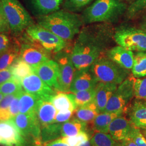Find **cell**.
I'll list each match as a JSON object with an SVG mask.
<instances>
[{
	"label": "cell",
	"mask_w": 146,
	"mask_h": 146,
	"mask_svg": "<svg viewBox=\"0 0 146 146\" xmlns=\"http://www.w3.org/2000/svg\"><path fill=\"white\" fill-rule=\"evenodd\" d=\"M0 8L14 37L21 36L29 27L34 24L31 15L19 0H0Z\"/></svg>",
	"instance_id": "4"
},
{
	"label": "cell",
	"mask_w": 146,
	"mask_h": 146,
	"mask_svg": "<svg viewBox=\"0 0 146 146\" xmlns=\"http://www.w3.org/2000/svg\"><path fill=\"white\" fill-rule=\"evenodd\" d=\"M77 108L89 104L95 101V88L79 91L71 93Z\"/></svg>",
	"instance_id": "31"
},
{
	"label": "cell",
	"mask_w": 146,
	"mask_h": 146,
	"mask_svg": "<svg viewBox=\"0 0 146 146\" xmlns=\"http://www.w3.org/2000/svg\"><path fill=\"white\" fill-rule=\"evenodd\" d=\"M129 137L137 146H146V139L142 134L140 128L133 125Z\"/></svg>",
	"instance_id": "39"
},
{
	"label": "cell",
	"mask_w": 146,
	"mask_h": 146,
	"mask_svg": "<svg viewBox=\"0 0 146 146\" xmlns=\"http://www.w3.org/2000/svg\"><path fill=\"white\" fill-rule=\"evenodd\" d=\"M129 120L133 125L146 128V100L136 99L128 108Z\"/></svg>",
	"instance_id": "18"
},
{
	"label": "cell",
	"mask_w": 146,
	"mask_h": 146,
	"mask_svg": "<svg viewBox=\"0 0 146 146\" xmlns=\"http://www.w3.org/2000/svg\"><path fill=\"white\" fill-rule=\"evenodd\" d=\"M134 90L136 99L146 100V78H135Z\"/></svg>",
	"instance_id": "36"
},
{
	"label": "cell",
	"mask_w": 146,
	"mask_h": 146,
	"mask_svg": "<svg viewBox=\"0 0 146 146\" xmlns=\"http://www.w3.org/2000/svg\"><path fill=\"white\" fill-rule=\"evenodd\" d=\"M33 72L37 74L46 84L58 91V66L54 60H49L33 68Z\"/></svg>",
	"instance_id": "14"
},
{
	"label": "cell",
	"mask_w": 146,
	"mask_h": 146,
	"mask_svg": "<svg viewBox=\"0 0 146 146\" xmlns=\"http://www.w3.org/2000/svg\"><path fill=\"white\" fill-rule=\"evenodd\" d=\"M118 85L111 83L99 82L95 87V102L100 112H104L109 100Z\"/></svg>",
	"instance_id": "20"
},
{
	"label": "cell",
	"mask_w": 146,
	"mask_h": 146,
	"mask_svg": "<svg viewBox=\"0 0 146 146\" xmlns=\"http://www.w3.org/2000/svg\"><path fill=\"white\" fill-rule=\"evenodd\" d=\"M40 99L37 97L23 90L19 101L20 113L26 114L36 113L37 105Z\"/></svg>",
	"instance_id": "25"
},
{
	"label": "cell",
	"mask_w": 146,
	"mask_h": 146,
	"mask_svg": "<svg viewBox=\"0 0 146 146\" xmlns=\"http://www.w3.org/2000/svg\"><path fill=\"white\" fill-rule=\"evenodd\" d=\"M145 10L146 0H135L128 7L125 15L127 19H131Z\"/></svg>",
	"instance_id": "34"
},
{
	"label": "cell",
	"mask_w": 146,
	"mask_h": 146,
	"mask_svg": "<svg viewBox=\"0 0 146 146\" xmlns=\"http://www.w3.org/2000/svg\"><path fill=\"white\" fill-rule=\"evenodd\" d=\"M128 6L121 0H96L84 11L81 16L85 24L110 23L125 14Z\"/></svg>",
	"instance_id": "3"
},
{
	"label": "cell",
	"mask_w": 146,
	"mask_h": 146,
	"mask_svg": "<svg viewBox=\"0 0 146 146\" xmlns=\"http://www.w3.org/2000/svg\"><path fill=\"white\" fill-rule=\"evenodd\" d=\"M92 146H116L115 141L108 133L96 132L90 140Z\"/></svg>",
	"instance_id": "32"
},
{
	"label": "cell",
	"mask_w": 146,
	"mask_h": 146,
	"mask_svg": "<svg viewBox=\"0 0 146 146\" xmlns=\"http://www.w3.org/2000/svg\"><path fill=\"white\" fill-rule=\"evenodd\" d=\"M144 135H145V137L146 139V128L145 129V131H144Z\"/></svg>",
	"instance_id": "48"
},
{
	"label": "cell",
	"mask_w": 146,
	"mask_h": 146,
	"mask_svg": "<svg viewBox=\"0 0 146 146\" xmlns=\"http://www.w3.org/2000/svg\"><path fill=\"white\" fill-rule=\"evenodd\" d=\"M54 60L58 66V91L69 93L71 84L76 70L73 63L70 52L63 50L55 54Z\"/></svg>",
	"instance_id": "11"
},
{
	"label": "cell",
	"mask_w": 146,
	"mask_h": 146,
	"mask_svg": "<svg viewBox=\"0 0 146 146\" xmlns=\"http://www.w3.org/2000/svg\"><path fill=\"white\" fill-rule=\"evenodd\" d=\"M116 146H137L130 137L122 141L117 142Z\"/></svg>",
	"instance_id": "45"
},
{
	"label": "cell",
	"mask_w": 146,
	"mask_h": 146,
	"mask_svg": "<svg viewBox=\"0 0 146 146\" xmlns=\"http://www.w3.org/2000/svg\"><path fill=\"white\" fill-rule=\"evenodd\" d=\"M0 33H7V34L11 33L8 23L1 8H0Z\"/></svg>",
	"instance_id": "42"
},
{
	"label": "cell",
	"mask_w": 146,
	"mask_h": 146,
	"mask_svg": "<svg viewBox=\"0 0 146 146\" xmlns=\"http://www.w3.org/2000/svg\"><path fill=\"white\" fill-rule=\"evenodd\" d=\"M63 1V0H27L31 11L38 17L60 10Z\"/></svg>",
	"instance_id": "19"
},
{
	"label": "cell",
	"mask_w": 146,
	"mask_h": 146,
	"mask_svg": "<svg viewBox=\"0 0 146 146\" xmlns=\"http://www.w3.org/2000/svg\"><path fill=\"white\" fill-rule=\"evenodd\" d=\"M62 123H53L41 128V141L42 146L47 142L62 137L61 127Z\"/></svg>",
	"instance_id": "28"
},
{
	"label": "cell",
	"mask_w": 146,
	"mask_h": 146,
	"mask_svg": "<svg viewBox=\"0 0 146 146\" xmlns=\"http://www.w3.org/2000/svg\"><path fill=\"white\" fill-rule=\"evenodd\" d=\"M23 34L52 54L65 49L68 45V42L37 23L29 27Z\"/></svg>",
	"instance_id": "6"
},
{
	"label": "cell",
	"mask_w": 146,
	"mask_h": 146,
	"mask_svg": "<svg viewBox=\"0 0 146 146\" xmlns=\"http://www.w3.org/2000/svg\"><path fill=\"white\" fill-rule=\"evenodd\" d=\"M140 29L146 32V14L141 20L140 23Z\"/></svg>",
	"instance_id": "46"
},
{
	"label": "cell",
	"mask_w": 146,
	"mask_h": 146,
	"mask_svg": "<svg viewBox=\"0 0 146 146\" xmlns=\"http://www.w3.org/2000/svg\"><path fill=\"white\" fill-rule=\"evenodd\" d=\"M106 56L121 67L127 70H131L134 64V53L120 46L110 48L105 54Z\"/></svg>",
	"instance_id": "16"
},
{
	"label": "cell",
	"mask_w": 146,
	"mask_h": 146,
	"mask_svg": "<svg viewBox=\"0 0 146 146\" xmlns=\"http://www.w3.org/2000/svg\"><path fill=\"white\" fill-rule=\"evenodd\" d=\"M87 125V123L78 120L75 117L72 120H68L62 123V137L76 135L81 131H86Z\"/></svg>",
	"instance_id": "27"
},
{
	"label": "cell",
	"mask_w": 146,
	"mask_h": 146,
	"mask_svg": "<svg viewBox=\"0 0 146 146\" xmlns=\"http://www.w3.org/2000/svg\"><path fill=\"white\" fill-rule=\"evenodd\" d=\"M42 146H69V145L62 141L61 138H59L56 140L44 143Z\"/></svg>",
	"instance_id": "44"
},
{
	"label": "cell",
	"mask_w": 146,
	"mask_h": 146,
	"mask_svg": "<svg viewBox=\"0 0 146 146\" xmlns=\"http://www.w3.org/2000/svg\"><path fill=\"white\" fill-rule=\"evenodd\" d=\"M74 111L71 110L58 111L54 123H64L71 118Z\"/></svg>",
	"instance_id": "40"
},
{
	"label": "cell",
	"mask_w": 146,
	"mask_h": 146,
	"mask_svg": "<svg viewBox=\"0 0 146 146\" xmlns=\"http://www.w3.org/2000/svg\"><path fill=\"white\" fill-rule=\"evenodd\" d=\"M23 90L21 82L13 77L0 84V93L5 95L15 94Z\"/></svg>",
	"instance_id": "33"
},
{
	"label": "cell",
	"mask_w": 146,
	"mask_h": 146,
	"mask_svg": "<svg viewBox=\"0 0 146 146\" xmlns=\"http://www.w3.org/2000/svg\"><path fill=\"white\" fill-rule=\"evenodd\" d=\"M114 40L119 46L136 52H146V32L131 27L121 26L114 31Z\"/></svg>",
	"instance_id": "7"
},
{
	"label": "cell",
	"mask_w": 146,
	"mask_h": 146,
	"mask_svg": "<svg viewBox=\"0 0 146 146\" xmlns=\"http://www.w3.org/2000/svg\"><path fill=\"white\" fill-rule=\"evenodd\" d=\"M90 69L99 82L119 85L130 76V71L113 62L106 55L98 58Z\"/></svg>",
	"instance_id": "5"
},
{
	"label": "cell",
	"mask_w": 146,
	"mask_h": 146,
	"mask_svg": "<svg viewBox=\"0 0 146 146\" xmlns=\"http://www.w3.org/2000/svg\"><path fill=\"white\" fill-rule=\"evenodd\" d=\"M11 68L13 78L20 82L22 79L34 73L31 66L19 58L12 64Z\"/></svg>",
	"instance_id": "30"
},
{
	"label": "cell",
	"mask_w": 146,
	"mask_h": 146,
	"mask_svg": "<svg viewBox=\"0 0 146 146\" xmlns=\"http://www.w3.org/2000/svg\"><path fill=\"white\" fill-rule=\"evenodd\" d=\"M121 1H123V2H130V1H135V0H121Z\"/></svg>",
	"instance_id": "47"
},
{
	"label": "cell",
	"mask_w": 146,
	"mask_h": 146,
	"mask_svg": "<svg viewBox=\"0 0 146 146\" xmlns=\"http://www.w3.org/2000/svg\"><path fill=\"white\" fill-rule=\"evenodd\" d=\"M74 112H75V118L87 123L93 122L95 117L100 113L95 101L78 107Z\"/></svg>",
	"instance_id": "26"
},
{
	"label": "cell",
	"mask_w": 146,
	"mask_h": 146,
	"mask_svg": "<svg viewBox=\"0 0 146 146\" xmlns=\"http://www.w3.org/2000/svg\"><path fill=\"white\" fill-rule=\"evenodd\" d=\"M123 113H100L93 121V128L95 133H108L110 124L116 117Z\"/></svg>",
	"instance_id": "23"
},
{
	"label": "cell",
	"mask_w": 146,
	"mask_h": 146,
	"mask_svg": "<svg viewBox=\"0 0 146 146\" xmlns=\"http://www.w3.org/2000/svg\"><path fill=\"white\" fill-rule=\"evenodd\" d=\"M15 38H11L8 34L0 33V54L5 52L13 46Z\"/></svg>",
	"instance_id": "38"
},
{
	"label": "cell",
	"mask_w": 146,
	"mask_h": 146,
	"mask_svg": "<svg viewBox=\"0 0 146 146\" xmlns=\"http://www.w3.org/2000/svg\"><path fill=\"white\" fill-rule=\"evenodd\" d=\"M13 77L11 67L5 69L0 70V84L10 80Z\"/></svg>",
	"instance_id": "43"
},
{
	"label": "cell",
	"mask_w": 146,
	"mask_h": 146,
	"mask_svg": "<svg viewBox=\"0 0 146 146\" xmlns=\"http://www.w3.org/2000/svg\"><path fill=\"white\" fill-rule=\"evenodd\" d=\"M132 127L130 120L122 114L110 123L108 133L115 141L119 142L129 137Z\"/></svg>",
	"instance_id": "17"
},
{
	"label": "cell",
	"mask_w": 146,
	"mask_h": 146,
	"mask_svg": "<svg viewBox=\"0 0 146 146\" xmlns=\"http://www.w3.org/2000/svg\"><path fill=\"white\" fill-rule=\"evenodd\" d=\"M20 42L16 38L13 46L5 52L0 54V70L9 68L20 55Z\"/></svg>",
	"instance_id": "24"
},
{
	"label": "cell",
	"mask_w": 146,
	"mask_h": 146,
	"mask_svg": "<svg viewBox=\"0 0 146 146\" xmlns=\"http://www.w3.org/2000/svg\"><path fill=\"white\" fill-rule=\"evenodd\" d=\"M1 144H2V139H1V137L0 136V145H1Z\"/></svg>",
	"instance_id": "49"
},
{
	"label": "cell",
	"mask_w": 146,
	"mask_h": 146,
	"mask_svg": "<svg viewBox=\"0 0 146 146\" xmlns=\"http://www.w3.org/2000/svg\"><path fill=\"white\" fill-rule=\"evenodd\" d=\"M37 24L52 31L68 42L78 35L83 21L81 17L69 11L58 10L37 17Z\"/></svg>",
	"instance_id": "2"
},
{
	"label": "cell",
	"mask_w": 146,
	"mask_h": 146,
	"mask_svg": "<svg viewBox=\"0 0 146 146\" xmlns=\"http://www.w3.org/2000/svg\"><path fill=\"white\" fill-rule=\"evenodd\" d=\"M114 31L108 23H99L81 28L74 43L71 58L76 69L90 67L109 49Z\"/></svg>",
	"instance_id": "1"
},
{
	"label": "cell",
	"mask_w": 146,
	"mask_h": 146,
	"mask_svg": "<svg viewBox=\"0 0 146 146\" xmlns=\"http://www.w3.org/2000/svg\"><path fill=\"white\" fill-rule=\"evenodd\" d=\"M133 76L135 78L146 76V52L134 53V64L131 69Z\"/></svg>",
	"instance_id": "29"
},
{
	"label": "cell",
	"mask_w": 146,
	"mask_h": 146,
	"mask_svg": "<svg viewBox=\"0 0 146 146\" xmlns=\"http://www.w3.org/2000/svg\"><path fill=\"white\" fill-rule=\"evenodd\" d=\"M21 84L24 91L40 99L50 101L52 96L56 93L54 89L46 84L35 73L22 79Z\"/></svg>",
	"instance_id": "12"
},
{
	"label": "cell",
	"mask_w": 146,
	"mask_h": 146,
	"mask_svg": "<svg viewBox=\"0 0 146 146\" xmlns=\"http://www.w3.org/2000/svg\"><path fill=\"white\" fill-rule=\"evenodd\" d=\"M61 139L69 146H76L83 142L89 140L90 137L86 131H82L76 135L62 137Z\"/></svg>",
	"instance_id": "35"
},
{
	"label": "cell",
	"mask_w": 146,
	"mask_h": 146,
	"mask_svg": "<svg viewBox=\"0 0 146 146\" xmlns=\"http://www.w3.org/2000/svg\"><path fill=\"white\" fill-rule=\"evenodd\" d=\"M23 90L17 94V95L15 97V98L12 101L11 105H10L9 109V111L11 113L12 117L20 113L19 101H20V95H21L22 92H23Z\"/></svg>",
	"instance_id": "41"
},
{
	"label": "cell",
	"mask_w": 146,
	"mask_h": 146,
	"mask_svg": "<svg viewBox=\"0 0 146 146\" xmlns=\"http://www.w3.org/2000/svg\"><path fill=\"white\" fill-rule=\"evenodd\" d=\"M21 41L19 58L29 64L32 68L50 60V52L36 42L29 39L24 34Z\"/></svg>",
	"instance_id": "10"
},
{
	"label": "cell",
	"mask_w": 146,
	"mask_h": 146,
	"mask_svg": "<svg viewBox=\"0 0 146 146\" xmlns=\"http://www.w3.org/2000/svg\"><path fill=\"white\" fill-rule=\"evenodd\" d=\"M0 136L2 146H31L10 120L0 122Z\"/></svg>",
	"instance_id": "13"
},
{
	"label": "cell",
	"mask_w": 146,
	"mask_h": 146,
	"mask_svg": "<svg viewBox=\"0 0 146 146\" xmlns=\"http://www.w3.org/2000/svg\"><path fill=\"white\" fill-rule=\"evenodd\" d=\"M10 121L31 146H42L41 141V126L36 113L26 114L20 113L11 117Z\"/></svg>",
	"instance_id": "8"
},
{
	"label": "cell",
	"mask_w": 146,
	"mask_h": 146,
	"mask_svg": "<svg viewBox=\"0 0 146 146\" xmlns=\"http://www.w3.org/2000/svg\"><path fill=\"white\" fill-rule=\"evenodd\" d=\"M135 78L128 76L118 85L109 100L104 112L123 113L134 96V84Z\"/></svg>",
	"instance_id": "9"
},
{
	"label": "cell",
	"mask_w": 146,
	"mask_h": 146,
	"mask_svg": "<svg viewBox=\"0 0 146 146\" xmlns=\"http://www.w3.org/2000/svg\"><path fill=\"white\" fill-rule=\"evenodd\" d=\"M50 101L57 111L71 110L74 111L77 109L71 93L58 92L52 96Z\"/></svg>",
	"instance_id": "22"
},
{
	"label": "cell",
	"mask_w": 146,
	"mask_h": 146,
	"mask_svg": "<svg viewBox=\"0 0 146 146\" xmlns=\"http://www.w3.org/2000/svg\"><path fill=\"white\" fill-rule=\"evenodd\" d=\"M93 0H65L64 7L69 11H76L81 10L89 5Z\"/></svg>",
	"instance_id": "37"
},
{
	"label": "cell",
	"mask_w": 146,
	"mask_h": 146,
	"mask_svg": "<svg viewBox=\"0 0 146 146\" xmlns=\"http://www.w3.org/2000/svg\"><path fill=\"white\" fill-rule=\"evenodd\" d=\"M98 82L90 67L76 69L69 93H75L79 91L95 88Z\"/></svg>",
	"instance_id": "15"
},
{
	"label": "cell",
	"mask_w": 146,
	"mask_h": 146,
	"mask_svg": "<svg viewBox=\"0 0 146 146\" xmlns=\"http://www.w3.org/2000/svg\"><path fill=\"white\" fill-rule=\"evenodd\" d=\"M36 111L41 128L53 123L57 113V110L52 103L46 100H39Z\"/></svg>",
	"instance_id": "21"
}]
</instances>
